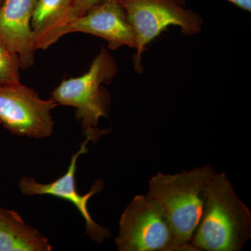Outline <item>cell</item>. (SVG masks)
I'll list each match as a JSON object with an SVG mask.
<instances>
[{
  "mask_svg": "<svg viewBox=\"0 0 251 251\" xmlns=\"http://www.w3.org/2000/svg\"><path fill=\"white\" fill-rule=\"evenodd\" d=\"M251 236L250 209L238 197L227 175L216 173L206 186L191 245L198 251H239Z\"/></svg>",
  "mask_w": 251,
  "mask_h": 251,
  "instance_id": "obj_1",
  "label": "cell"
},
{
  "mask_svg": "<svg viewBox=\"0 0 251 251\" xmlns=\"http://www.w3.org/2000/svg\"><path fill=\"white\" fill-rule=\"evenodd\" d=\"M216 173L204 165L175 175L158 172L149 181L147 196L164 211L184 251H198L191 242L202 216L206 186Z\"/></svg>",
  "mask_w": 251,
  "mask_h": 251,
  "instance_id": "obj_2",
  "label": "cell"
},
{
  "mask_svg": "<svg viewBox=\"0 0 251 251\" xmlns=\"http://www.w3.org/2000/svg\"><path fill=\"white\" fill-rule=\"evenodd\" d=\"M117 74L115 59L105 48H101L88 72L73 78L64 79L52 93L57 105L75 108V117L82 123L86 139L96 143L103 135L99 120L108 115V96L103 85H108Z\"/></svg>",
  "mask_w": 251,
  "mask_h": 251,
  "instance_id": "obj_3",
  "label": "cell"
},
{
  "mask_svg": "<svg viewBox=\"0 0 251 251\" xmlns=\"http://www.w3.org/2000/svg\"><path fill=\"white\" fill-rule=\"evenodd\" d=\"M127 19L135 34L136 52L133 56L134 69L143 71L142 54L147 45L169 26H177L186 36L198 34L202 29L201 15L185 9L176 0H121Z\"/></svg>",
  "mask_w": 251,
  "mask_h": 251,
  "instance_id": "obj_4",
  "label": "cell"
},
{
  "mask_svg": "<svg viewBox=\"0 0 251 251\" xmlns=\"http://www.w3.org/2000/svg\"><path fill=\"white\" fill-rule=\"evenodd\" d=\"M120 251H184L159 204L136 196L122 213L115 239Z\"/></svg>",
  "mask_w": 251,
  "mask_h": 251,
  "instance_id": "obj_5",
  "label": "cell"
},
{
  "mask_svg": "<svg viewBox=\"0 0 251 251\" xmlns=\"http://www.w3.org/2000/svg\"><path fill=\"white\" fill-rule=\"evenodd\" d=\"M57 104L44 100L21 82L0 86V122L18 136L44 138L53 133L52 111Z\"/></svg>",
  "mask_w": 251,
  "mask_h": 251,
  "instance_id": "obj_6",
  "label": "cell"
},
{
  "mask_svg": "<svg viewBox=\"0 0 251 251\" xmlns=\"http://www.w3.org/2000/svg\"><path fill=\"white\" fill-rule=\"evenodd\" d=\"M89 142L86 139L81 144L80 150L72 156L67 173L59 179L49 184H41L31 176H23L20 180L18 186L25 196L50 195L72 202L85 219L86 232L94 242L101 243L110 237V231L94 221L89 212L88 202L94 195L103 189V181L101 180L96 181L90 191L85 195H80L77 192L75 185L77 159L80 155L87 152V145Z\"/></svg>",
  "mask_w": 251,
  "mask_h": 251,
  "instance_id": "obj_7",
  "label": "cell"
},
{
  "mask_svg": "<svg viewBox=\"0 0 251 251\" xmlns=\"http://www.w3.org/2000/svg\"><path fill=\"white\" fill-rule=\"evenodd\" d=\"M82 32L99 36L108 42V48L115 50L122 47L135 49L134 31L128 23L121 0H101L87 13L73 21L65 35Z\"/></svg>",
  "mask_w": 251,
  "mask_h": 251,
  "instance_id": "obj_8",
  "label": "cell"
},
{
  "mask_svg": "<svg viewBox=\"0 0 251 251\" xmlns=\"http://www.w3.org/2000/svg\"><path fill=\"white\" fill-rule=\"evenodd\" d=\"M37 0H5L0 8V41L21 59L23 70L34 64L31 20Z\"/></svg>",
  "mask_w": 251,
  "mask_h": 251,
  "instance_id": "obj_9",
  "label": "cell"
},
{
  "mask_svg": "<svg viewBox=\"0 0 251 251\" xmlns=\"http://www.w3.org/2000/svg\"><path fill=\"white\" fill-rule=\"evenodd\" d=\"M39 231L28 226L14 211L0 208V251H50Z\"/></svg>",
  "mask_w": 251,
  "mask_h": 251,
  "instance_id": "obj_10",
  "label": "cell"
},
{
  "mask_svg": "<svg viewBox=\"0 0 251 251\" xmlns=\"http://www.w3.org/2000/svg\"><path fill=\"white\" fill-rule=\"evenodd\" d=\"M73 0H37L31 20L34 50H46L59 41L63 20Z\"/></svg>",
  "mask_w": 251,
  "mask_h": 251,
  "instance_id": "obj_11",
  "label": "cell"
},
{
  "mask_svg": "<svg viewBox=\"0 0 251 251\" xmlns=\"http://www.w3.org/2000/svg\"><path fill=\"white\" fill-rule=\"evenodd\" d=\"M21 69L19 56L0 41V86L21 82Z\"/></svg>",
  "mask_w": 251,
  "mask_h": 251,
  "instance_id": "obj_12",
  "label": "cell"
},
{
  "mask_svg": "<svg viewBox=\"0 0 251 251\" xmlns=\"http://www.w3.org/2000/svg\"><path fill=\"white\" fill-rule=\"evenodd\" d=\"M101 0H73L70 9L63 20L59 27V39L65 35V30L71 23L85 15L87 11Z\"/></svg>",
  "mask_w": 251,
  "mask_h": 251,
  "instance_id": "obj_13",
  "label": "cell"
},
{
  "mask_svg": "<svg viewBox=\"0 0 251 251\" xmlns=\"http://www.w3.org/2000/svg\"><path fill=\"white\" fill-rule=\"evenodd\" d=\"M229 2L232 3L240 8L244 11L251 12V0H227Z\"/></svg>",
  "mask_w": 251,
  "mask_h": 251,
  "instance_id": "obj_14",
  "label": "cell"
},
{
  "mask_svg": "<svg viewBox=\"0 0 251 251\" xmlns=\"http://www.w3.org/2000/svg\"><path fill=\"white\" fill-rule=\"evenodd\" d=\"M179 4H181V6H185L186 4V0H176Z\"/></svg>",
  "mask_w": 251,
  "mask_h": 251,
  "instance_id": "obj_15",
  "label": "cell"
},
{
  "mask_svg": "<svg viewBox=\"0 0 251 251\" xmlns=\"http://www.w3.org/2000/svg\"><path fill=\"white\" fill-rule=\"evenodd\" d=\"M4 1L5 0H0V8H1V6L4 4Z\"/></svg>",
  "mask_w": 251,
  "mask_h": 251,
  "instance_id": "obj_16",
  "label": "cell"
},
{
  "mask_svg": "<svg viewBox=\"0 0 251 251\" xmlns=\"http://www.w3.org/2000/svg\"><path fill=\"white\" fill-rule=\"evenodd\" d=\"M1 125V122H0V125Z\"/></svg>",
  "mask_w": 251,
  "mask_h": 251,
  "instance_id": "obj_17",
  "label": "cell"
}]
</instances>
